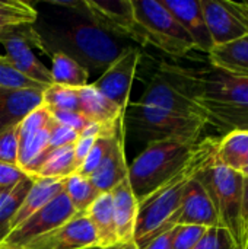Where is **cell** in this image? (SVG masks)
I'll use <instances>...</instances> for the list:
<instances>
[{
    "label": "cell",
    "instance_id": "1",
    "mask_svg": "<svg viewBox=\"0 0 248 249\" xmlns=\"http://www.w3.org/2000/svg\"><path fill=\"white\" fill-rule=\"evenodd\" d=\"M206 125L228 134L248 130V79L209 67H187Z\"/></svg>",
    "mask_w": 248,
    "mask_h": 249
},
{
    "label": "cell",
    "instance_id": "2",
    "mask_svg": "<svg viewBox=\"0 0 248 249\" xmlns=\"http://www.w3.org/2000/svg\"><path fill=\"white\" fill-rule=\"evenodd\" d=\"M38 31V29H37ZM45 54L63 53L88 71L104 73L117 58L132 50L130 42L89 20L69 26H50L38 31Z\"/></svg>",
    "mask_w": 248,
    "mask_h": 249
},
{
    "label": "cell",
    "instance_id": "3",
    "mask_svg": "<svg viewBox=\"0 0 248 249\" xmlns=\"http://www.w3.org/2000/svg\"><path fill=\"white\" fill-rule=\"evenodd\" d=\"M208 142L209 137L200 140L187 165L139 201L133 241L140 249L145 248L156 236L177 226V217L181 209L186 187L203 160Z\"/></svg>",
    "mask_w": 248,
    "mask_h": 249
},
{
    "label": "cell",
    "instance_id": "4",
    "mask_svg": "<svg viewBox=\"0 0 248 249\" xmlns=\"http://www.w3.org/2000/svg\"><path fill=\"white\" fill-rule=\"evenodd\" d=\"M216 137H209L206 153L194 174V178L209 194L218 214L219 226L227 229L241 248L240 204L243 193V175L216 160Z\"/></svg>",
    "mask_w": 248,
    "mask_h": 249
},
{
    "label": "cell",
    "instance_id": "5",
    "mask_svg": "<svg viewBox=\"0 0 248 249\" xmlns=\"http://www.w3.org/2000/svg\"><path fill=\"white\" fill-rule=\"evenodd\" d=\"M196 147L197 143L183 140H159L146 144L129 166V181L136 198L140 201L172 178L193 158Z\"/></svg>",
    "mask_w": 248,
    "mask_h": 249
},
{
    "label": "cell",
    "instance_id": "6",
    "mask_svg": "<svg viewBox=\"0 0 248 249\" xmlns=\"http://www.w3.org/2000/svg\"><path fill=\"white\" fill-rule=\"evenodd\" d=\"M140 45H152L171 57H184L194 42L162 0H132Z\"/></svg>",
    "mask_w": 248,
    "mask_h": 249
},
{
    "label": "cell",
    "instance_id": "7",
    "mask_svg": "<svg viewBox=\"0 0 248 249\" xmlns=\"http://www.w3.org/2000/svg\"><path fill=\"white\" fill-rule=\"evenodd\" d=\"M130 124L137 137L146 144L159 140H183L199 143L206 123L196 117H186L158 107L130 102Z\"/></svg>",
    "mask_w": 248,
    "mask_h": 249
},
{
    "label": "cell",
    "instance_id": "8",
    "mask_svg": "<svg viewBox=\"0 0 248 249\" xmlns=\"http://www.w3.org/2000/svg\"><path fill=\"white\" fill-rule=\"evenodd\" d=\"M137 102L205 121L203 112L194 101L191 80L184 66L162 61Z\"/></svg>",
    "mask_w": 248,
    "mask_h": 249
},
{
    "label": "cell",
    "instance_id": "9",
    "mask_svg": "<svg viewBox=\"0 0 248 249\" xmlns=\"http://www.w3.org/2000/svg\"><path fill=\"white\" fill-rule=\"evenodd\" d=\"M0 44H3L6 51L4 58L22 76L44 86L51 85L50 70L39 61V58L32 51L34 47L42 51L41 38L34 23H25L13 28L0 41Z\"/></svg>",
    "mask_w": 248,
    "mask_h": 249
},
{
    "label": "cell",
    "instance_id": "10",
    "mask_svg": "<svg viewBox=\"0 0 248 249\" xmlns=\"http://www.w3.org/2000/svg\"><path fill=\"white\" fill-rule=\"evenodd\" d=\"M53 123L54 118L51 111L41 105L19 124L18 166L29 177L37 174L50 153L48 140Z\"/></svg>",
    "mask_w": 248,
    "mask_h": 249
},
{
    "label": "cell",
    "instance_id": "11",
    "mask_svg": "<svg viewBox=\"0 0 248 249\" xmlns=\"http://www.w3.org/2000/svg\"><path fill=\"white\" fill-rule=\"evenodd\" d=\"M213 45H224L248 35V1L200 0Z\"/></svg>",
    "mask_w": 248,
    "mask_h": 249
},
{
    "label": "cell",
    "instance_id": "12",
    "mask_svg": "<svg viewBox=\"0 0 248 249\" xmlns=\"http://www.w3.org/2000/svg\"><path fill=\"white\" fill-rule=\"evenodd\" d=\"M75 214L76 212L69 197L63 191L41 210L29 216L19 226L13 228L1 244L7 249L19 248L28 244L29 241H32L34 238L61 226L63 223L70 220Z\"/></svg>",
    "mask_w": 248,
    "mask_h": 249
},
{
    "label": "cell",
    "instance_id": "13",
    "mask_svg": "<svg viewBox=\"0 0 248 249\" xmlns=\"http://www.w3.org/2000/svg\"><path fill=\"white\" fill-rule=\"evenodd\" d=\"M140 60H142L140 50L133 47L132 50L126 51L120 58H117L91 85L107 99L115 104L120 109L127 112V107L130 104L129 95Z\"/></svg>",
    "mask_w": 248,
    "mask_h": 249
},
{
    "label": "cell",
    "instance_id": "14",
    "mask_svg": "<svg viewBox=\"0 0 248 249\" xmlns=\"http://www.w3.org/2000/svg\"><path fill=\"white\" fill-rule=\"evenodd\" d=\"M98 248L96 233L85 213H76L61 226L42 233L13 249H92Z\"/></svg>",
    "mask_w": 248,
    "mask_h": 249
},
{
    "label": "cell",
    "instance_id": "15",
    "mask_svg": "<svg viewBox=\"0 0 248 249\" xmlns=\"http://www.w3.org/2000/svg\"><path fill=\"white\" fill-rule=\"evenodd\" d=\"M85 4L89 22L118 38L132 39L140 45V35L132 0H85Z\"/></svg>",
    "mask_w": 248,
    "mask_h": 249
},
{
    "label": "cell",
    "instance_id": "16",
    "mask_svg": "<svg viewBox=\"0 0 248 249\" xmlns=\"http://www.w3.org/2000/svg\"><path fill=\"white\" fill-rule=\"evenodd\" d=\"M44 90L32 88H0V133L18 127L32 111L39 108Z\"/></svg>",
    "mask_w": 248,
    "mask_h": 249
},
{
    "label": "cell",
    "instance_id": "17",
    "mask_svg": "<svg viewBox=\"0 0 248 249\" xmlns=\"http://www.w3.org/2000/svg\"><path fill=\"white\" fill-rule=\"evenodd\" d=\"M162 3L190 35L194 42V50L209 54L215 45L205 20L200 0H162Z\"/></svg>",
    "mask_w": 248,
    "mask_h": 249
},
{
    "label": "cell",
    "instance_id": "18",
    "mask_svg": "<svg viewBox=\"0 0 248 249\" xmlns=\"http://www.w3.org/2000/svg\"><path fill=\"white\" fill-rule=\"evenodd\" d=\"M177 225H193L206 229L219 226L213 203L206 190L194 177L189 181L186 187L181 209L177 217Z\"/></svg>",
    "mask_w": 248,
    "mask_h": 249
},
{
    "label": "cell",
    "instance_id": "19",
    "mask_svg": "<svg viewBox=\"0 0 248 249\" xmlns=\"http://www.w3.org/2000/svg\"><path fill=\"white\" fill-rule=\"evenodd\" d=\"M124 140L126 127L118 130L110 153L107 155L101 166L89 177V181L101 194L110 193L115 185H118L123 179L129 177V163L126 160Z\"/></svg>",
    "mask_w": 248,
    "mask_h": 249
},
{
    "label": "cell",
    "instance_id": "20",
    "mask_svg": "<svg viewBox=\"0 0 248 249\" xmlns=\"http://www.w3.org/2000/svg\"><path fill=\"white\" fill-rule=\"evenodd\" d=\"M111 196H113V213H114V223H115L118 242L133 241L139 200L136 198L132 190L129 177L111 190Z\"/></svg>",
    "mask_w": 248,
    "mask_h": 249
},
{
    "label": "cell",
    "instance_id": "21",
    "mask_svg": "<svg viewBox=\"0 0 248 249\" xmlns=\"http://www.w3.org/2000/svg\"><path fill=\"white\" fill-rule=\"evenodd\" d=\"M79 112L89 123L101 125H113L126 117L123 109L99 93L91 83L79 88Z\"/></svg>",
    "mask_w": 248,
    "mask_h": 249
},
{
    "label": "cell",
    "instance_id": "22",
    "mask_svg": "<svg viewBox=\"0 0 248 249\" xmlns=\"http://www.w3.org/2000/svg\"><path fill=\"white\" fill-rule=\"evenodd\" d=\"M208 57L212 67L248 79V35L237 41L213 47Z\"/></svg>",
    "mask_w": 248,
    "mask_h": 249
},
{
    "label": "cell",
    "instance_id": "23",
    "mask_svg": "<svg viewBox=\"0 0 248 249\" xmlns=\"http://www.w3.org/2000/svg\"><path fill=\"white\" fill-rule=\"evenodd\" d=\"M86 217L89 219L96 238L98 248L104 249L118 244L114 213H113V196L110 193H102L99 197L86 209Z\"/></svg>",
    "mask_w": 248,
    "mask_h": 249
},
{
    "label": "cell",
    "instance_id": "24",
    "mask_svg": "<svg viewBox=\"0 0 248 249\" xmlns=\"http://www.w3.org/2000/svg\"><path fill=\"white\" fill-rule=\"evenodd\" d=\"M66 179H42L35 178L31 190L28 191L19 212L12 220V229L19 226L22 222H25L29 216L41 210L44 206H47L53 198H56L58 194L64 191Z\"/></svg>",
    "mask_w": 248,
    "mask_h": 249
},
{
    "label": "cell",
    "instance_id": "25",
    "mask_svg": "<svg viewBox=\"0 0 248 249\" xmlns=\"http://www.w3.org/2000/svg\"><path fill=\"white\" fill-rule=\"evenodd\" d=\"M215 158L237 172L248 166V130L231 131L222 139H218Z\"/></svg>",
    "mask_w": 248,
    "mask_h": 249
},
{
    "label": "cell",
    "instance_id": "26",
    "mask_svg": "<svg viewBox=\"0 0 248 249\" xmlns=\"http://www.w3.org/2000/svg\"><path fill=\"white\" fill-rule=\"evenodd\" d=\"M34 181H35L34 177L26 175L13 188L0 191V244L6 239V236L12 231V220L19 212Z\"/></svg>",
    "mask_w": 248,
    "mask_h": 249
},
{
    "label": "cell",
    "instance_id": "27",
    "mask_svg": "<svg viewBox=\"0 0 248 249\" xmlns=\"http://www.w3.org/2000/svg\"><path fill=\"white\" fill-rule=\"evenodd\" d=\"M51 85L83 88L89 85V71L82 67L77 61L63 53L51 54Z\"/></svg>",
    "mask_w": 248,
    "mask_h": 249
},
{
    "label": "cell",
    "instance_id": "28",
    "mask_svg": "<svg viewBox=\"0 0 248 249\" xmlns=\"http://www.w3.org/2000/svg\"><path fill=\"white\" fill-rule=\"evenodd\" d=\"M76 172L75 144H67L51 150L34 178L42 179H66Z\"/></svg>",
    "mask_w": 248,
    "mask_h": 249
},
{
    "label": "cell",
    "instance_id": "29",
    "mask_svg": "<svg viewBox=\"0 0 248 249\" xmlns=\"http://www.w3.org/2000/svg\"><path fill=\"white\" fill-rule=\"evenodd\" d=\"M64 194L69 197L76 213H85L86 209L99 197V191L92 185L89 178H83L77 174L66 178Z\"/></svg>",
    "mask_w": 248,
    "mask_h": 249
},
{
    "label": "cell",
    "instance_id": "30",
    "mask_svg": "<svg viewBox=\"0 0 248 249\" xmlns=\"http://www.w3.org/2000/svg\"><path fill=\"white\" fill-rule=\"evenodd\" d=\"M42 105L51 112L54 111H73L79 112V89L50 85L42 92Z\"/></svg>",
    "mask_w": 248,
    "mask_h": 249
},
{
    "label": "cell",
    "instance_id": "31",
    "mask_svg": "<svg viewBox=\"0 0 248 249\" xmlns=\"http://www.w3.org/2000/svg\"><path fill=\"white\" fill-rule=\"evenodd\" d=\"M37 10L25 3V1H18L13 7L0 10V41L16 26L25 25V23H35L37 20Z\"/></svg>",
    "mask_w": 248,
    "mask_h": 249
},
{
    "label": "cell",
    "instance_id": "32",
    "mask_svg": "<svg viewBox=\"0 0 248 249\" xmlns=\"http://www.w3.org/2000/svg\"><path fill=\"white\" fill-rule=\"evenodd\" d=\"M240 248L232 235L221 228H209L193 249H237Z\"/></svg>",
    "mask_w": 248,
    "mask_h": 249
},
{
    "label": "cell",
    "instance_id": "33",
    "mask_svg": "<svg viewBox=\"0 0 248 249\" xmlns=\"http://www.w3.org/2000/svg\"><path fill=\"white\" fill-rule=\"evenodd\" d=\"M0 88H32V89H45L47 86L39 85L25 76H22L9 61L0 57Z\"/></svg>",
    "mask_w": 248,
    "mask_h": 249
},
{
    "label": "cell",
    "instance_id": "34",
    "mask_svg": "<svg viewBox=\"0 0 248 249\" xmlns=\"http://www.w3.org/2000/svg\"><path fill=\"white\" fill-rule=\"evenodd\" d=\"M208 229L193 225H177L172 233V249H193Z\"/></svg>",
    "mask_w": 248,
    "mask_h": 249
},
{
    "label": "cell",
    "instance_id": "35",
    "mask_svg": "<svg viewBox=\"0 0 248 249\" xmlns=\"http://www.w3.org/2000/svg\"><path fill=\"white\" fill-rule=\"evenodd\" d=\"M19 155V125L0 133V162L18 165Z\"/></svg>",
    "mask_w": 248,
    "mask_h": 249
},
{
    "label": "cell",
    "instance_id": "36",
    "mask_svg": "<svg viewBox=\"0 0 248 249\" xmlns=\"http://www.w3.org/2000/svg\"><path fill=\"white\" fill-rule=\"evenodd\" d=\"M79 139V133H76L75 130L57 123L54 120L51 131H50V140H48V150H54L67 144H75Z\"/></svg>",
    "mask_w": 248,
    "mask_h": 249
},
{
    "label": "cell",
    "instance_id": "37",
    "mask_svg": "<svg viewBox=\"0 0 248 249\" xmlns=\"http://www.w3.org/2000/svg\"><path fill=\"white\" fill-rule=\"evenodd\" d=\"M51 114H53V118L57 123H60V124H63V125L75 130L79 134L91 124L80 112H73V111H54Z\"/></svg>",
    "mask_w": 248,
    "mask_h": 249
},
{
    "label": "cell",
    "instance_id": "38",
    "mask_svg": "<svg viewBox=\"0 0 248 249\" xmlns=\"http://www.w3.org/2000/svg\"><path fill=\"white\" fill-rule=\"evenodd\" d=\"M25 177L26 174L18 165H9L0 162V191L13 188Z\"/></svg>",
    "mask_w": 248,
    "mask_h": 249
},
{
    "label": "cell",
    "instance_id": "39",
    "mask_svg": "<svg viewBox=\"0 0 248 249\" xmlns=\"http://www.w3.org/2000/svg\"><path fill=\"white\" fill-rule=\"evenodd\" d=\"M240 229H241V248L244 249L248 241V177H243V193L240 204Z\"/></svg>",
    "mask_w": 248,
    "mask_h": 249
},
{
    "label": "cell",
    "instance_id": "40",
    "mask_svg": "<svg viewBox=\"0 0 248 249\" xmlns=\"http://www.w3.org/2000/svg\"><path fill=\"white\" fill-rule=\"evenodd\" d=\"M96 137L92 136H79L77 142L75 143V165H76V171L79 169V166L83 163V160L86 159L88 153L91 152L94 143H95Z\"/></svg>",
    "mask_w": 248,
    "mask_h": 249
},
{
    "label": "cell",
    "instance_id": "41",
    "mask_svg": "<svg viewBox=\"0 0 248 249\" xmlns=\"http://www.w3.org/2000/svg\"><path fill=\"white\" fill-rule=\"evenodd\" d=\"M172 233H174V228L171 231L156 236L142 249H172Z\"/></svg>",
    "mask_w": 248,
    "mask_h": 249
},
{
    "label": "cell",
    "instance_id": "42",
    "mask_svg": "<svg viewBox=\"0 0 248 249\" xmlns=\"http://www.w3.org/2000/svg\"><path fill=\"white\" fill-rule=\"evenodd\" d=\"M104 249H140V248L134 244V241H127V242H118V244H115V245H113V247H108V248H104Z\"/></svg>",
    "mask_w": 248,
    "mask_h": 249
},
{
    "label": "cell",
    "instance_id": "43",
    "mask_svg": "<svg viewBox=\"0 0 248 249\" xmlns=\"http://www.w3.org/2000/svg\"><path fill=\"white\" fill-rule=\"evenodd\" d=\"M240 174H241L243 177H248V166H246L244 169H241V171H240Z\"/></svg>",
    "mask_w": 248,
    "mask_h": 249
},
{
    "label": "cell",
    "instance_id": "44",
    "mask_svg": "<svg viewBox=\"0 0 248 249\" xmlns=\"http://www.w3.org/2000/svg\"><path fill=\"white\" fill-rule=\"evenodd\" d=\"M244 249H248V241H247V244H246V247H244Z\"/></svg>",
    "mask_w": 248,
    "mask_h": 249
},
{
    "label": "cell",
    "instance_id": "45",
    "mask_svg": "<svg viewBox=\"0 0 248 249\" xmlns=\"http://www.w3.org/2000/svg\"><path fill=\"white\" fill-rule=\"evenodd\" d=\"M237 249H241V248H237Z\"/></svg>",
    "mask_w": 248,
    "mask_h": 249
}]
</instances>
